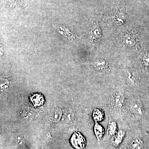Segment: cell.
Segmentation results:
<instances>
[{"label": "cell", "mask_w": 149, "mask_h": 149, "mask_svg": "<svg viewBox=\"0 0 149 149\" xmlns=\"http://www.w3.org/2000/svg\"><path fill=\"white\" fill-rule=\"evenodd\" d=\"M93 65L100 73H104L109 72L108 65L104 60L100 59L94 63Z\"/></svg>", "instance_id": "cell-6"}, {"label": "cell", "mask_w": 149, "mask_h": 149, "mask_svg": "<svg viewBox=\"0 0 149 149\" xmlns=\"http://www.w3.org/2000/svg\"><path fill=\"white\" fill-rule=\"evenodd\" d=\"M61 110L60 109H56L51 112L50 117L51 120L54 122H57L60 120L62 116Z\"/></svg>", "instance_id": "cell-11"}, {"label": "cell", "mask_w": 149, "mask_h": 149, "mask_svg": "<svg viewBox=\"0 0 149 149\" xmlns=\"http://www.w3.org/2000/svg\"><path fill=\"white\" fill-rule=\"evenodd\" d=\"M126 36V37H125L124 39L126 45L130 47L134 46L136 43L135 38L132 37V35H128Z\"/></svg>", "instance_id": "cell-12"}, {"label": "cell", "mask_w": 149, "mask_h": 149, "mask_svg": "<svg viewBox=\"0 0 149 149\" xmlns=\"http://www.w3.org/2000/svg\"><path fill=\"white\" fill-rule=\"evenodd\" d=\"M63 119H65V123L72 122L73 120V115L72 113H67L64 114Z\"/></svg>", "instance_id": "cell-13"}, {"label": "cell", "mask_w": 149, "mask_h": 149, "mask_svg": "<svg viewBox=\"0 0 149 149\" xmlns=\"http://www.w3.org/2000/svg\"><path fill=\"white\" fill-rule=\"evenodd\" d=\"M128 80L130 82V84L133 85H136L137 84L136 78L131 72H128V76H127Z\"/></svg>", "instance_id": "cell-14"}, {"label": "cell", "mask_w": 149, "mask_h": 149, "mask_svg": "<svg viewBox=\"0 0 149 149\" xmlns=\"http://www.w3.org/2000/svg\"><path fill=\"white\" fill-rule=\"evenodd\" d=\"M31 101L35 106H40L44 102V97L39 94H35L31 97Z\"/></svg>", "instance_id": "cell-9"}, {"label": "cell", "mask_w": 149, "mask_h": 149, "mask_svg": "<svg viewBox=\"0 0 149 149\" xmlns=\"http://www.w3.org/2000/svg\"><path fill=\"white\" fill-rule=\"evenodd\" d=\"M71 146L75 149H84L86 145L85 137L79 132H75L70 139Z\"/></svg>", "instance_id": "cell-3"}, {"label": "cell", "mask_w": 149, "mask_h": 149, "mask_svg": "<svg viewBox=\"0 0 149 149\" xmlns=\"http://www.w3.org/2000/svg\"><path fill=\"white\" fill-rule=\"evenodd\" d=\"M126 99L125 93L117 90L111 93L109 100V106L111 110L120 112L125 108Z\"/></svg>", "instance_id": "cell-1"}, {"label": "cell", "mask_w": 149, "mask_h": 149, "mask_svg": "<svg viewBox=\"0 0 149 149\" xmlns=\"http://www.w3.org/2000/svg\"><path fill=\"white\" fill-rule=\"evenodd\" d=\"M94 131L96 138L98 141L101 140L105 133L104 128L99 123L95 122Z\"/></svg>", "instance_id": "cell-8"}, {"label": "cell", "mask_w": 149, "mask_h": 149, "mask_svg": "<svg viewBox=\"0 0 149 149\" xmlns=\"http://www.w3.org/2000/svg\"><path fill=\"white\" fill-rule=\"evenodd\" d=\"M143 63L146 67L149 68V55L145 56L143 58Z\"/></svg>", "instance_id": "cell-15"}, {"label": "cell", "mask_w": 149, "mask_h": 149, "mask_svg": "<svg viewBox=\"0 0 149 149\" xmlns=\"http://www.w3.org/2000/svg\"><path fill=\"white\" fill-rule=\"evenodd\" d=\"M126 132L123 129L120 128L118 129V131L116 134L113 136L112 140V144L114 146L117 147L120 146V144L122 143L123 139L125 138Z\"/></svg>", "instance_id": "cell-4"}, {"label": "cell", "mask_w": 149, "mask_h": 149, "mask_svg": "<svg viewBox=\"0 0 149 149\" xmlns=\"http://www.w3.org/2000/svg\"><path fill=\"white\" fill-rule=\"evenodd\" d=\"M143 141L139 138L133 139L130 144V149H143Z\"/></svg>", "instance_id": "cell-10"}, {"label": "cell", "mask_w": 149, "mask_h": 149, "mask_svg": "<svg viewBox=\"0 0 149 149\" xmlns=\"http://www.w3.org/2000/svg\"><path fill=\"white\" fill-rule=\"evenodd\" d=\"M115 149H128L126 147L124 146H119L116 147Z\"/></svg>", "instance_id": "cell-16"}, {"label": "cell", "mask_w": 149, "mask_h": 149, "mask_svg": "<svg viewBox=\"0 0 149 149\" xmlns=\"http://www.w3.org/2000/svg\"><path fill=\"white\" fill-rule=\"evenodd\" d=\"M147 97H148V98L149 99V89L148 91V93H147Z\"/></svg>", "instance_id": "cell-17"}, {"label": "cell", "mask_w": 149, "mask_h": 149, "mask_svg": "<svg viewBox=\"0 0 149 149\" xmlns=\"http://www.w3.org/2000/svg\"><path fill=\"white\" fill-rule=\"evenodd\" d=\"M118 130V126L117 123L109 118L107 128V137H113L116 134Z\"/></svg>", "instance_id": "cell-5"}, {"label": "cell", "mask_w": 149, "mask_h": 149, "mask_svg": "<svg viewBox=\"0 0 149 149\" xmlns=\"http://www.w3.org/2000/svg\"><path fill=\"white\" fill-rule=\"evenodd\" d=\"M92 116L95 122H102L104 120V111L100 108L95 109L93 111Z\"/></svg>", "instance_id": "cell-7"}, {"label": "cell", "mask_w": 149, "mask_h": 149, "mask_svg": "<svg viewBox=\"0 0 149 149\" xmlns=\"http://www.w3.org/2000/svg\"><path fill=\"white\" fill-rule=\"evenodd\" d=\"M126 102L125 106L128 109V114L135 120L142 119L145 113L142 104L137 100H130Z\"/></svg>", "instance_id": "cell-2"}]
</instances>
